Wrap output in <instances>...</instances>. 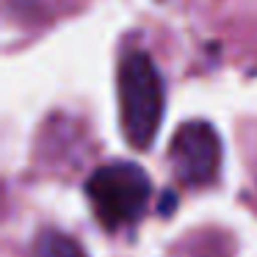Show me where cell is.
Segmentation results:
<instances>
[{"label": "cell", "mask_w": 257, "mask_h": 257, "mask_svg": "<svg viewBox=\"0 0 257 257\" xmlns=\"http://www.w3.org/2000/svg\"><path fill=\"white\" fill-rule=\"evenodd\" d=\"M122 127L136 150H147L163 119V80L147 53H130L119 67Z\"/></svg>", "instance_id": "1"}, {"label": "cell", "mask_w": 257, "mask_h": 257, "mask_svg": "<svg viewBox=\"0 0 257 257\" xmlns=\"http://www.w3.org/2000/svg\"><path fill=\"white\" fill-rule=\"evenodd\" d=\"M86 194L100 224L116 232L144 216L152 196V185L147 172L136 163H108L89 177Z\"/></svg>", "instance_id": "2"}, {"label": "cell", "mask_w": 257, "mask_h": 257, "mask_svg": "<svg viewBox=\"0 0 257 257\" xmlns=\"http://www.w3.org/2000/svg\"><path fill=\"white\" fill-rule=\"evenodd\" d=\"M218 158L221 144L207 122H188L177 130L172 141V166L185 185H207L218 172Z\"/></svg>", "instance_id": "3"}, {"label": "cell", "mask_w": 257, "mask_h": 257, "mask_svg": "<svg viewBox=\"0 0 257 257\" xmlns=\"http://www.w3.org/2000/svg\"><path fill=\"white\" fill-rule=\"evenodd\" d=\"M34 257H86V254L72 238H67L64 232H56V229H47L36 238Z\"/></svg>", "instance_id": "4"}]
</instances>
